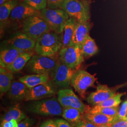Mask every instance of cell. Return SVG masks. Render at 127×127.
I'll use <instances>...</instances> for the list:
<instances>
[{
	"mask_svg": "<svg viewBox=\"0 0 127 127\" xmlns=\"http://www.w3.org/2000/svg\"><path fill=\"white\" fill-rule=\"evenodd\" d=\"M60 37L53 32L43 34L36 40L34 51L37 54L47 57H54L62 48Z\"/></svg>",
	"mask_w": 127,
	"mask_h": 127,
	"instance_id": "cell-1",
	"label": "cell"
},
{
	"mask_svg": "<svg viewBox=\"0 0 127 127\" xmlns=\"http://www.w3.org/2000/svg\"><path fill=\"white\" fill-rule=\"evenodd\" d=\"M60 9L67 14L70 18L75 19L78 22L90 21L89 4L86 0H65Z\"/></svg>",
	"mask_w": 127,
	"mask_h": 127,
	"instance_id": "cell-2",
	"label": "cell"
},
{
	"mask_svg": "<svg viewBox=\"0 0 127 127\" xmlns=\"http://www.w3.org/2000/svg\"><path fill=\"white\" fill-rule=\"evenodd\" d=\"M50 27L52 32L59 34L63 31L64 27L70 17L61 9L46 8L40 11V15Z\"/></svg>",
	"mask_w": 127,
	"mask_h": 127,
	"instance_id": "cell-3",
	"label": "cell"
},
{
	"mask_svg": "<svg viewBox=\"0 0 127 127\" xmlns=\"http://www.w3.org/2000/svg\"><path fill=\"white\" fill-rule=\"evenodd\" d=\"M63 108L55 97L35 101L28 107L31 113L42 116L61 115Z\"/></svg>",
	"mask_w": 127,
	"mask_h": 127,
	"instance_id": "cell-4",
	"label": "cell"
},
{
	"mask_svg": "<svg viewBox=\"0 0 127 127\" xmlns=\"http://www.w3.org/2000/svg\"><path fill=\"white\" fill-rule=\"evenodd\" d=\"M59 62L54 57L34 55L27 63L26 67L28 71L31 73L50 75Z\"/></svg>",
	"mask_w": 127,
	"mask_h": 127,
	"instance_id": "cell-5",
	"label": "cell"
},
{
	"mask_svg": "<svg viewBox=\"0 0 127 127\" xmlns=\"http://www.w3.org/2000/svg\"><path fill=\"white\" fill-rule=\"evenodd\" d=\"M50 31L47 24L38 15L31 16L22 22V32L35 41Z\"/></svg>",
	"mask_w": 127,
	"mask_h": 127,
	"instance_id": "cell-6",
	"label": "cell"
},
{
	"mask_svg": "<svg viewBox=\"0 0 127 127\" xmlns=\"http://www.w3.org/2000/svg\"><path fill=\"white\" fill-rule=\"evenodd\" d=\"M76 69L70 68L60 60L51 73L52 83L56 88L65 89L71 84L73 76Z\"/></svg>",
	"mask_w": 127,
	"mask_h": 127,
	"instance_id": "cell-7",
	"label": "cell"
},
{
	"mask_svg": "<svg viewBox=\"0 0 127 127\" xmlns=\"http://www.w3.org/2000/svg\"><path fill=\"white\" fill-rule=\"evenodd\" d=\"M97 78L83 70H77L72 79L71 84L82 98H84L86 91L89 88L94 87Z\"/></svg>",
	"mask_w": 127,
	"mask_h": 127,
	"instance_id": "cell-8",
	"label": "cell"
},
{
	"mask_svg": "<svg viewBox=\"0 0 127 127\" xmlns=\"http://www.w3.org/2000/svg\"><path fill=\"white\" fill-rule=\"evenodd\" d=\"M58 101L63 108L72 107L78 109L84 115L91 108L84 104L82 100L70 89L60 90L58 92Z\"/></svg>",
	"mask_w": 127,
	"mask_h": 127,
	"instance_id": "cell-9",
	"label": "cell"
},
{
	"mask_svg": "<svg viewBox=\"0 0 127 127\" xmlns=\"http://www.w3.org/2000/svg\"><path fill=\"white\" fill-rule=\"evenodd\" d=\"M59 56L63 63L73 69H77L84 62V58L78 46L69 45L61 48Z\"/></svg>",
	"mask_w": 127,
	"mask_h": 127,
	"instance_id": "cell-10",
	"label": "cell"
},
{
	"mask_svg": "<svg viewBox=\"0 0 127 127\" xmlns=\"http://www.w3.org/2000/svg\"><path fill=\"white\" fill-rule=\"evenodd\" d=\"M36 41L22 31L16 32L3 42L5 47H11L23 52L32 51L34 49Z\"/></svg>",
	"mask_w": 127,
	"mask_h": 127,
	"instance_id": "cell-11",
	"label": "cell"
},
{
	"mask_svg": "<svg viewBox=\"0 0 127 127\" xmlns=\"http://www.w3.org/2000/svg\"><path fill=\"white\" fill-rule=\"evenodd\" d=\"M127 83L119 85L114 87L110 88L105 85L98 84L95 91L91 93L88 97L87 101L90 104L95 105L110 97L117 93V91Z\"/></svg>",
	"mask_w": 127,
	"mask_h": 127,
	"instance_id": "cell-12",
	"label": "cell"
},
{
	"mask_svg": "<svg viewBox=\"0 0 127 127\" xmlns=\"http://www.w3.org/2000/svg\"><path fill=\"white\" fill-rule=\"evenodd\" d=\"M56 94V87L51 82H46L29 89L24 100L37 101L53 96Z\"/></svg>",
	"mask_w": 127,
	"mask_h": 127,
	"instance_id": "cell-13",
	"label": "cell"
},
{
	"mask_svg": "<svg viewBox=\"0 0 127 127\" xmlns=\"http://www.w3.org/2000/svg\"><path fill=\"white\" fill-rule=\"evenodd\" d=\"M40 12L25 2L17 5L12 10L9 18L13 21H23L34 15H40Z\"/></svg>",
	"mask_w": 127,
	"mask_h": 127,
	"instance_id": "cell-14",
	"label": "cell"
},
{
	"mask_svg": "<svg viewBox=\"0 0 127 127\" xmlns=\"http://www.w3.org/2000/svg\"><path fill=\"white\" fill-rule=\"evenodd\" d=\"M91 27L90 21L82 23L77 22L70 45L78 46L81 48L83 43L89 35Z\"/></svg>",
	"mask_w": 127,
	"mask_h": 127,
	"instance_id": "cell-15",
	"label": "cell"
},
{
	"mask_svg": "<svg viewBox=\"0 0 127 127\" xmlns=\"http://www.w3.org/2000/svg\"><path fill=\"white\" fill-rule=\"evenodd\" d=\"M25 52L11 47H4L0 52V67L7 68L14 61L19 55Z\"/></svg>",
	"mask_w": 127,
	"mask_h": 127,
	"instance_id": "cell-16",
	"label": "cell"
},
{
	"mask_svg": "<svg viewBox=\"0 0 127 127\" xmlns=\"http://www.w3.org/2000/svg\"><path fill=\"white\" fill-rule=\"evenodd\" d=\"M29 89L22 82L14 81L12 82L8 94L10 98L15 100L24 99Z\"/></svg>",
	"mask_w": 127,
	"mask_h": 127,
	"instance_id": "cell-17",
	"label": "cell"
},
{
	"mask_svg": "<svg viewBox=\"0 0 127 127\" xmlns=\"http://www.w3.org/2000/svg\"><path fill=\"white\" fill-rule=\"evenodd\" d=\"M77 23V21L75 19L70 18L65 24L61 33V36H60L62 45V48L70 45Z\"/></svg>",
	"mask_w": 127,
	"mask_h": 127,
	"instance_id": "cell-18",
	"label": "cell"
},
{
	"mask_svg": "<svg viewBox=\"0 0 127 127\" xmlns=\"http://www.w3.org/2000/svg\"><path fill=\"white\" fill-rule=\"evenodd\" d=\"M49 80L50 75L37 73L25 75L19 79V81L25 84L29 89L48 82Z\"/></svg>",
	"mask_w": 127,
	"mask_h": 127,
	"instance_id": "cell-19",
	"label": "cell"
},
{
	"mask_svg": "<svg viewBox=\"0 0 127 127\" xmlns=\"http://www.w3.org/2000/svg\"><path fill=\"white\" fill-rule=\"evenodd\" d=\"M33 55V53L32 51L23 52L19 55L13 62L7 68L13 73H18L26 66Z\"/></svg>",
	"mask_w": 127,
	"mask_h": 127,
	"instance_id": "cell-20",
	"label": "cell"
},
{
	"mask_svg": "<svg viewBox=\"0 0 127 127\" xmlns=\"http://www.w3.org/2000/svg\"><path fill=\"white\" fill-rule=\"evenodd\" d=\"M18 4V0H9L0 6V24L1 31L4 27L14 8Z\"/></svg>",
	"mask_w": 127,
	"mask_h": 127,
	"instance_id": "cell-21",
	"label": "cell"
},
{
	"mask_svg": "<svg viewBox=\"0 0 127 127\" xmlns=\"http://www.w3.org/2000/svg\"><path fill=\"white\" fill-rule=\"evenodd\" d=\"M13 79V73L7 68L0 67V91L1 94L9 91Z\"/></svg>",
	"mask_w": 127,
	"mask_h": 127,
	"instance_id": "cell-22",
	"label": "cell"
},
{
	"mask_svg": "<svg viewBox=\"0 0 127 127\" xmlns=\"http://www.w3.org/2000/svg\"><path fill=\"white\" fill-rule=\"evenodd\" d=\"M114 117L102 114L87 113L84 115V118L95 124L96 126L111 123L114 122Z\"/></svg>",
	"mask_w": 127,
	"mask_h": 127,
	"instance_id": "cell-23",
	"label": "cell"
},
{
	"mask_svg": "<svg viewBox=\"0 0 127 127\" xmlns=\"http://www.w3.org/2000/svg\"><path fill=\"white\" fill-rule=\"evenodd\" d=\"M80 49L84 58H89L92 57L96 54L98 51L95 40L90 35L87 37Z\"/></svg>",
	"mask_w": 127,
	"mask_h": 127,
	"instance_id": "cell-24",
	"label": "cell"
},
{
	"mask_svg": "<svg viewBox=\"0 0 127 127\" xmlns=\"http://www.w3.org/2000/svg\"><path fill=\"white\" fill-rule=\"evenodd\" d=\"M63 118L68 122L75 124L84 118V114L80 110L72 107L64 108L62 114Z\"/></svg>",
	"mask_w": 127,
	"mask_h": 127,
	"instance_id": "cell-25",
	"label": "cell"
},
{
	"mask_svg": "<svg viewBox=\"0 0 127 127\" xmlns=\"http://www.w3.org/2000/svg\"><path fill=\"white\" fill-rule=\"evenodd\" d=\"M26 118V115L19 109L18 105H17L10 108L7 112L2 119V122H7L12 120H15L20 123Z\"/></svg>",
	"mask_w": 127,
	"mask_h": 127,
	"instance_id": "cell-26",
	"label": "cell"
},
{
	"mask_svg": "<svg viewBox=\"0 0 127 127\" xmlns=\"http://www.w3.org/2000/svg\"><path fill=\"white\" fill-rule=\"evenodd\" d=\"M119 110L118 106L113 107H102L94 105V106L91 108L87 113L102 114L109 116L115 117L118 114Z\"/></svg>",
	"mask_w": 127,
	"mask_h": 127,
	"instance_id": "cell-27",
	"label": "cell"
},
{
	"mask_svg": "<svg viewBox=\"0 0 127 127\" xmlns=\"http://www.w3.org/2000/svg\"><path fill=\"white\" fill-rule=\"evenodd\" d=\"M125 92L117 93L113 96L95 105L98 107H117L122 102L121 97L123 95H125Z\"/></svg>",
	"mask_w": 127,
	"mask_h": 127,
	"instance_id": "cell-28",
	"label": "cell"
},
{
	"mask_svg": "<svg viewBox=\"0 0 127 127\" xmlns=\"http://www.w3.org/2000/svg\"><path fill=\"white\" fill-rule=\"evenodd\" d=\"M24 2L38 11H41L47 7L46 0H24Z\"/></svg>",
	"mask_w": 127,
	"mask_h": 127,
	"instance_id": "cell-29",
	"label": "cell"
},
{
	"mask_svg": "<svg viewBox=\"0 0 127 127\" xmlns=\"http://www.w3.org/2000/svg\"><path fill=\"white\" fill-rule=\"evenodd\" d=\"M127 119V100L124 101L119 110L118 114L114 117V121Z\"/></svg>",
	"mask_w": 127,
	"mask_h": 127,
	"instance_id": "cell-30",
	"label": "cell"
},
{
	"mask_svg": "<svg viewBox=\"0 0 127 127\" xmlns=\"http://www.w3.org/2000/svg\"><path fill=\"white\" fill-rule=\"evenodd\" d=\"M65 0H46L47 7L50 9H60Z\"/></svg>",
	"mask_w": 127,
	"mask_h": 127,
	"instance_id": "cell-31",
	"label": "cell"
},
{
	"mask_svg": "<svg viewBox=\"0 0 127 127\" xmlns=\"http://www.w3.org/2000/svg\"><path fill=\"white\" fill-rule=\"evenodd\" d=\"M74 127H96V126L85 118H83L80 122L75 124Z\"/></svg>",
	"mask_w": 127,
	"mask_h": 127,
	"instance_id": "cell-32",
	"label": "cell"
},
{
	"mask_svg": "<svg viewBox=\"0 0 127 127\" xmlns=\"http://www.w3.org/2000/svg\"><path fill=\"white\" fill-rule=\"evenodd\" d=\"M19 122L15 120L7 122H1L0 127H18Z\"/></svg>",
	"mask_w": 127,
	"mask_h": 127,
	"instance_id": "cell-33",
	"label": "cell"
},
{
	"mask_svg": "<svg viewBox=\"0 0 127 127\" xmlns=\"http://www.w3.org/2000/svg\"><path fill=\"white\" fill-rule=\"evenodd\" d=\"M111 127H127V119L119 120L111 123Z\"/></svg>",
	"mask_w": 127,
	"mask_h": 127,
	"instance_id": "cell-34",
	"label": "cell"
},
{
	"mask_svg": "<svg viewBox=\"0 0 127 127\" xmlns=\"http://www.w3.org/2000/svg\"><path fill=\"white\" fill-rule=\"evenodd\" d=\"M55 122L58 127H73L67 121L63 119H57Z\"/></svg>",
	"mask_w": 127,
	"mask_h": 127,
	"instance_id": "cell-35",
	"label": "cell"
},
{
	"mask_svg": "<svg viewBox=\"0 0 127 127\" xmlns=\"http://www.w3.org/2000/svg\"><path fill=\"white\" fill-rule=\"evenodd\" d=\"M32 124V119L29 118H26L19 123L18 127H31Z\"/></svg>",
	"mask_w": 127,
	"mask_h": 127,
	"instance_id": "cell-36",
	"label": "cell"
},
{
	"mask_svg": "<svg viewBox=\"0 0 127 127\" xmlns=\"http://www.w3.org/2000/svg\"><path fill=\"white\" fill-rule=\"evenodd\" d=\"M40 127H58L55 121L48 120L43 123Z\"/></svg>",
	"mask_w": 127,
	"mask_h": 127,
	"instance_id": "cell-37",
	"label": "cell"
},
{
	"mask_svg": "<svg viewBox=\"0 0 127 127\" xmlns=\"http://www.w3.org/2000/svg\"><path fill=\"white\" fill-rule=\"evenodd\" d=\"M96 127H111V123H110V124H105V125H102L97 126Z\"/></svg>",
	"mask_w": 127,
	"mask_h": 127,
	"instance_id": "cell-38",
	"label": "cell"
},
{
	"mask_svg": "<svg viewBox=\"0 0 127 127\" xmlns=\"http://www.w3.org/2000/svg\"><path fill=\"white\" fill-rule=\"evenodd\" d=\"M9 0H0V6L3 4L5 2H6L7 1H9Z\"/></svg>",
	"mask_w": 127,
	"mask_h": 127,
	"instance_id": "cell-39",
	"label": "cell"
},
{
	"mask_svg": "<svg viewBox=\"0 0 127 127\" xmlns=\"http://www.w3.org/2000/svg\"></svg>",
	"mask_w": 127,
	"mask_h": 127,
	"instance_id": "cell-40",
	"label": "cell"
}]
</instances>
